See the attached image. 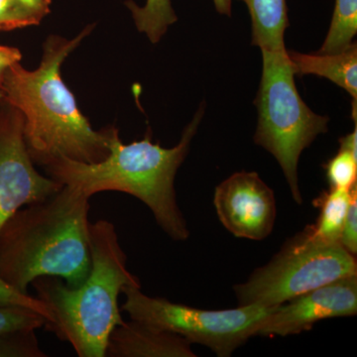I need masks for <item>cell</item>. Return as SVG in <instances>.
Segmentation results:
<instances>
[{"label":"cell","mask_w":357,"mask_h":357,"mask_svg":"<svg viewBox=\"0 0 357 357\" xmlns=\"http://www.w3.org/2000/svg\"><path fill=\"white\" fill-rule=\"evenodd\" d=\"M3 96H2V91L1 89H0V105H2V102H3Z\"/></svg>","instance_id":"obj_27"},{"label":"cell","mask_w":357,"mask_h":357,"mask_svg":"<svg viewBox=\"0 0 357 357\" xmlns=\"http://www.w3.org/2000/svg\"><path fill=\"white\" fill-rule=\"evenodd\" d=\"M340 245L342 246L351 255L356 256L357 253V192L352 198L349 204V211L345 218L342 234H340Z\"/></svg>","instance_id":"obj_22"},{"label":"cell","mask_w":357,"mask_h":357,"mask_svg":"<svg viewBox=\"0 0 357 357\" xmlns=\"http://www.w3.org/2000/svg\"><path fill=\"white\" fill-rule=\"evenodd\" d=\"M263 70L255 105L256 144L280 165L296 203L302 204L298 165L301 154L317 136L328 132L330 119L314 114L301 98L287 50L261 51Z\"/></svg>","instance_id":"obj_5"},{"label":"cell","mask_w":357,"mask_h":357,"mask_svg":"<svg viewBox=\"0 0 357 357\" xmlns=\"http://www.w3.org/2000/svg\"><path fill=\"white\" fill-rule=\"evenodd\" d=\"M40 21L50 13L51 0H18Z\"/></svg>","instance_id":"obj_24"},{"label":"cell","mask_w":357,"mask_h":357,"mask_svg":"<svg viewBox=\"0 0 357 357\" xmlns=\"http://www.w3.org/2000/svg\"><path fill=\"white\" fill-rule=\"evenodd\" d=\"M36 330H21L0 335V357H45Z\"/></svg>","instance_id":"obj_18"},{"label":"cell","mask_w":357,"mask_h":357,"mask_svg":"<svg viewBox=\"0 0 357 357\" xmlns=\"http://www.w3.org/2000/svg\"><path fill=\"white\" fill-rule=\"evenodd\" d=\"M356 142H357V124L351 133L347 134L340 139V148L349 150L351 153L356 154Z\"/></svg>","instance_id":"obj_25"},{"label":"cell","mask_w":357,"mask_h":357,"mask_svg":"<svg viewBox=\"0 0 357 357\" xmlns=\"http://www.w3.org/2000/svg\"><path fill=\"white\" fill-rule=\"evenodd\" d=\"M248 6L251 18V44L261 51L285 50L284 35L289 27L286 0H239Z\"/></svg>","instance_id":"obj_13"},{"label":"cell","mask_w":357,"mask_h":357,"mask_svg":"<svg viewBox=\"0 0 357 357\" xmlns=\"http://www.w3.org/2000/svg\"><path fill=\"white\" fill-rule=\"evenodd\" d=\"M36 16L18 0H0V31L39 25Z\"/></svg>","instance_id":"obj_20"},{"label":"cell","mask_w":357,"mask_h":357,"mask_svg":"<svg viewBox=\"0 0 357 357\" xmlns=\"http://www.w3.org/2000/svg\"><path fill=\"white\" fill-rule=\"evenodd\" d=\"M191 344L175 333L131 319L123 321L110 333L107 356L195 357Z\"/></svg>","instance_id":"obj_11"},{"label":"cell","mask_w":357,"mask_h":357,"mask_svg":"<svg viewBox=\"0 0 357 357\" xmlns=\"http://www.w3.org/2000/svg\"><path fill=\"white\" fill-rule=\"evenodd\" d=\"M356 192V187L352 190L330 188L312 202L319 208L317 222L307 227L312 238L326 243H338L349 204Z\"/></svg>","instance_id":"obj_14"},{"label":"cell","mask_w":357,"mask_h":357,"mask_svg":"<svg viewBox=\"0 0 357 357\" xmlns=\"http://www.w3.org/2000/svg\"><path fill=\"white\" fill-rule=\"evenodd\" d=\"M231 2L232 0H213L218 13L227 16H231Z\"/></svg>","instance_id":"obj_26"},{"label":"cell","mask_w":357,"mask_h":357,"mask_svg":"<svg viewBox=\"0 0 357 357\" xmlns=\"http://www.w3.org/2000/svg\"><path fill=\"white\" fill-rule=\"evenodd\" d=\"M357 33V0H335L333 20L323 46L317 53L337 54L354 44Z\"/></svg>","instance_id":"obj_16"},{"label":"cell","mask_w":357,"mask_h":357,"mask_svg":"<svg viewBox=\"0 0 357 357\" xmlns=\"http://www.w3.org/2000/svg\"><path fill=\"white\" fill-rule=\"evenodd\" d=\"M89 243L91 270L79 287L51 276L39 277L31 285L53 317L49 331L69 342L77 356L105 357L110 333L123 323L119 295L128 286L141 285L128 270L114 223L89 222Z\"/></svg>","instance_id":"obj_4"},{"label":"cell","mask_w":357,"mask_h":357,"mask_svg":"<svg viewBox=\"0 0 357 357\" xmlns=\"http://www.w3.org/2000/svg\"><path fill=\"white\" fill-rule=\"evenodd\" d=\"M121 309L131 319L175 333L191 344L204 345L218 357H229L249 338L275 307L252 304L229 310H202L176 304L164 298L150 297L141 287L128 286Z\"/></svg>","instance_id":"obj_7"},{"label":"cell","mask_w":357,"mask_h":357,"mask_svg":"<svg viewBox=\"0 0 357 357\" xmlns=\"http://www.w3.org/2000/svg\"><path fill=\"white\" fill-rule=\"evenodd\" d=\"M93 29L86 26L74 39L50 35L36 70L16 63L4 74L0 89L4 102L22 115L26 146L34 164L45 167L60 157L96 163L109 154L107 128H91L61 77L66 59Z\"/></svg>","instance_id":"obj_1"},{"label":"cell","mask_w":357,"mask_h":357,"mask_svg":"<svg viewBox=\"0 0 357 357\" xmlns=\"http://www.w3.org/2000/svg\"><path fill=\"white\" fill-rule=\"evenodd\" d=\"M357 275L314 289L275 307L255 337H288L311 330L323 319L356 316Z\"/></svg>","instance_id":"obj_10"},{"label":"cell","mask_w":357,"mask_h":357,"mask_svg":"<svg viewBox=\"0 0 357 357\" xmlns=\"http://www.w3.org/2000/svg\"><path fill=\"white\" fill-rule=\"evenodd\" d=\"M0 305L27 307V309L38 312L47 319V326L50 325L53 321L50 310L41 300L30 294L18 292L17 290L8 285L1 277H0Z\"/></svg>","instance_id":"obj_21"},{"label":"cell","mask_w":357,"mask_h":357,"mask_svg":"<svg viewBox=\"0 0 357 357\" xmlns=\"http://www.w3.org/2000/svg\"><path fill=\"white\" fill-rule=\"evenodd\" d=\"M138 31L145 33L153 44L158 43L169 26L177 21L172 0H146L144 6H138L132 0L126 2Z\"/></svg>","instance_id":"obj_15"},{"label":"cell","mask_w":357,"mask_h":357,"mask_svg":"<svg viewBox=\"0 0 357 357\" xmlns=\"http://www.w3.org/2000/svg\"><path fill=\"white\" fill-rule=\"evenodd\" d=\"M89 208V197L62 185L16 211L0 229V277L23 294L39 277L79 287L91 266Z\"/></svg>","instance_id":"obj_3"},{"label":"cell","mask_w":357,"mask_h":357,"mask_svg":"<svg viewBox=\"0 0 357 357\" xmlns=\"http://www.w3.org/2000/svg\"><path fill=\"white\" fill-rule=\"evenodd\" d=\"M62 188L35 169L26 146L22 115L6 102L0 105V229L28 204L44 201Z\"/></svg>","instance_id":"obj_8"},{"label":"cell","mask_w":357,"mask_h":357,"mask_svg":"<svg viewBox=\"0 0 357 357\" xmlns=\"http://www.w3.org/2000/svg\"><path fill=\"white\" fill-rule=\"evenodd\" d=\"M47 319L27 307L0 305V335L21 330H38Z\"/></svg>","instance_id":"obj_19"},{"label":"cell","mask_w":357,"mask_h":357,"mask_svg":"<svg viewBox=\"0 0 357 357\" xmlns=\"http://www.w3.org/2000/svg\"><path fill=\"white\" fill-rule=\"evenodd\" d=\"M204 107H201L188 124L180 142L164 148L151 141L148 132L142 140L124 144L116 128H107L109 154L96 163H84L60 157L45 170L62 185L76 189L84 196L116 191L131 195L146 204L167 236L175 241L189 238L190 230L176 198V174L189 153Z\"/></svg>","instance_id":"obj_2"},{"label":"cell","mask_w":357,"mask_h":357,"mask_svg":"<svg viewBox=\"0 0 357 357\" xmlns=\"http://www.w3.org/2000/svg\"><path fill=\"white\" fill-rule=\"evenodd\" d=\"M326 178L330 188L352 190L356 187L357 155L340 148L337 154L325 165Z\"/></svg>","instance_id":"obj_17"},{"label":"cell","mask_w":357,"mask_h":357,"mask_svg":"<svg viewBox=\"0 0 357 357\" xmlns=\"http://www.w3.org/2000/svg\"><path fill=\"white\" fill-rule=\"evenodd\" d=\"M22 58L20 49L0 45V86L4 74L11 66L20 63Z\"/></svg>","instance_id":"obj_23"},{"label":"cell","mask_w":357,"mask_h":357,"mask_svg":"<svg viewBox=\"0 0 357 357\" xmlns=\"http://www.w3.org/2000/svg\"><path fill=\"white\" fill-rule=\"evenodd\" d=\"M296 76L314 75L330 79L357 100V45L337 54H303L287 50Z\"/></svg>","instance_id":"obj_12"},{"label":"cell","mask_w":357,"mask_h":357,"mask_svg":"<svg viewBox=\"0 0 357 357\" xmlns=\"http://www.w3.org/2000/svg\"><path fill=\"white\" fill-rule=\"evenodd\" d=\"M213 204L220 222L241 238L263 241L276 220L274 192L256 172L234 173L215 188Z\"/></svg>","instance_id":"obj_9"},{"label":"cell","mask_w":357,"mask_h":357,"mask_svg":"<svg viewBox=\"0 0 357 357\" xmlns=\"http://www.w3.org/2000/svg\"><path fill=\"white\" fill-rule=\"evenodd\" d=\"M357 275L356 256L340 243L312 238L309 229L292 237L265 266L234 286L239 306L277 307L314 289Z\"/></svg>","instance_id":"obj_6"}]
</instances>
